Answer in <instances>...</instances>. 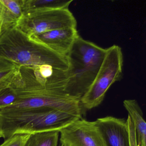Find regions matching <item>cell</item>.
<instances>
[{
    "label": "cell",
    "mask_w": 146,
    "mask_h": 146,
    "mask_svg": "<svg viewBox=\"0 0 146 146\" xmlns=\"http://www.w3.org/2000/svg\"><path fill=\"white\" fill-rule=\"evenodd\" d=\"M23 13L32 9H62L69 8L72 0H22Z\"/></svg>",
    "instance_id": "7c38bea8"
},
{
    "label": "cell",
    "mask_w": 146,
    "mask_h": 146,
    "mask_svg": "<svg viewBox=\"0 0 146 146\" xmlns=\"http://www.w3.org/2000/svg\"><path fill=\"white\" fill-rule=\"evenodd\" d=\"M76 20L69 8L32 9L24 13L16 28L30 36L66 28H77Z\"/></svg>",
    "instance_id": "8992f818"
},
{
    "label": "cell",
    "mask_w": 146,
    "mask_h": 146,
    "mask_svg": "<svg viewBox=\"0 0 146 146\" xmlns=\"http://www.w3.org/2000/svg\"><path fill=\"white\" fill-rule=\"evenodd\" d=\"M129 136L130 145V146H137L136 142L135 132V126L133 124H130L128 125Z\"/></svg>",
    "instance_id": "e0dca14e"
},
{
    "label": "cell",
    "mask_w": 146,
    "mask_h": 146,
    "mask_svg": "<svg viewBox=\"0 0 146 146\" xmlns=\"http://www.w3.org/2000/svg\"><path fill=\"white\" fill-rule=\"evenodd\" d=\"M7 80L0 84V109L13 105L17 100L15 90L7 84Z\"/></svg>",
    "instance_id": "5bb4252c"
},
{
    "label": "cell",
    "mask_w": 146,
    "mask_h": 146,
    "mask_svg": "<svg viewBox=\"0 0 146 146\" xmlns=\"http://www.w3.org/2000/svg\"><path fill=\"white\" fill-rule=\"evenodd\" d=\"M19 66L11 60L0 56V84L9 78Z\"/></svg>",
    "instance_id": "9a60e30c"
},
{
    "label": "cell",
    "mask_w": 146,
    "mask_h": 146,
    "mask_svg": "<svg viewBox=\"0 0 146 146\" xmlns=\"http://www.w3.org/2000/svg\"></svg>",
    "instance_id": "ffe728a7"
},
{
    "label": "cell",
    "mask_w": 146,
    "mask_h": 146,
    "mask_svg": "<svg viewBox=\"0 0 146 146\" xmlns=\"http://www.w3.org/2000/svg\"><path fill=\"white\" fill-rule=\"evenodd\" d=\"M68 81L66 72L46 76L41 73L38 66H19L7 82L17 94V101L0 109V113L48 108L82 118L86 110L80 100L66 93Z\"/></svg>",
    "instance_id": "6da1fadb"
},
{
    "label": "cell",
    "mask_w": 146,
    "mask_h": 146,
    "mask_svg": "<svg viewBox=\"0 0 146 146\" xmlns=\"http://www.w3.org/2000/svg\"><path fill=\"white\" fill-rule=\"evenodd\" d=\"M123 106L134 122L136 146H146V123L141 107L135 100H125Z\"/></svg>",
    "instance_id": "8fae6325"
},
{
    "label": "cell",
    "mask_w": 146,
    "mask_h": 146,
    "mask_svg": "<svg viewBox=\"0 0 146 146\" xmlns=\"http://www.w3.org/2000/svg\"><path fill=\"white\" fill-rule=\"evenodd\" d=\"M23 14L22 0H0V31L1 36L17 27Z\"/></svg>",
    "instance_id": "30bf717a"
},
{
    "label": "cell",
    "mask_w": 146,
    "mask_h": 146,
    "mask_svg": "<svg viewBox=\"0 0 146 146\" xmlns=\"http://www.w3.org/2000/svg\"><path fill=\"white\" fill-rule=\"evenodd\" d=\"M30 134H17L5 140L0 146H24Z\"/></svg>",
    "instance_id": "2e32d148"
},
{
    "label": "cell",
    "mask_w": 146,
    "mask_h": 146,
    "mask_svg": "<svg viewBox=\"0 0 146 146\" xmlns=\"http://www.w3.org/2000/svg\"><path fill=\"white\" fill-rule=\"evenodd\" d=\"M1 31H0V38H1Z\"/></svg>",
    "instance_id": "d6986e66"
},
{
    "label": "cell",
    "mask_w": 146,
    "mask_h": 146,
    "mask_svg": "<svg viewBox=\"0 0 146 146\" xmlns=\"http://www.w3.org/2000/svg\"><path fill=\"white\" fill-rule=\"evenodd\" d=\"M106 52V49L78 37L67 55L70 69L66 94L81 100L95 79Z\"/></svg>",
    "instance_id": "277c9868"
},
{
    "label": "cell",
    "mask_w": 146,
    "mask_h": 146,
    "mask_svg": "<svg viewBox=\"0 0 146 146\" xmlns=\"http://www.w3.org/2000/svg\"><path fill=\"white\" fill-rule=\"evenodd\" d=\"M95 122L105 146H130L126 119L107 116Z\"/></svg>",
    "instance_id": "ba28073f"
},
{
    "label": "cell",
    "mask_w": 146,
    "mask_h": 146,
    "mask_svg": "<svg viewBox=\"0 0 146 146\" xmlns=\"http://www.w3.org/2000/svg\"><path fill=\"white\" fill-rule=\"evenodd\" d=\"M59 131L62 146H105L95 121L78 119Z\"/></svg>",
    "instance_id": "52a82bcc"
},
{
    "label": "cell",
    "mask_w": 146,
    "mask_h": 146,
    "mask_svg": "<svg viewBox=\"0 0 146 146\" xmlns=\"http://www.w3.org/2000/svg\"><path fill=\"white\" fill-rule=\"evenodd\" d=\"M0 56L19 66L49 65L65 70L70 69L67 56L55 52L17 28L6 32L0 38Z\"/></svg>",
    "instance_id": "7a4b0ae2"
},
{
    "label": "cell",
    "mask_w": 146,
    "mask_h": 146,
    "mask_svg": "<svg viewBox=\"0 0 146 146\" xmlns=\"http://www.w3.org/2000/svg\"><path fill=\"white\" fill-rule=\"evenodd\" d=\"M123 56L119 46L113 45L106 48L103 63L94 82L80 101L85 110L99 106L104 100L111 86L121 79Z\"/></svg>",
    "instance_id": "5b68a950"
},
{
    "label": "cell",
    "mask_w": 146,
    "mask_h": 146,
    "mask_svg": "<svg viewBox=\"0 0 146 146\" xmlns=\"http://www.w3.org/2000/svg\"><path fill=\"white\" fill-rule=\"evenodd\" d=\"M79 36L77 28H66L31 36L58 54L67 56Z\"/></svg>",
    "instance_id": "9c48e42d"
},
{
    "label": "cell",
    "mask_w": 146,
    "mask_h": 146,
    "mask_svg": "<svg viewBox=\"0 0 146 146\" xmlns=\"http://www.w3.org/2000/svg\"><path fill=\"white\" fill-rule=\"evenodd\" d=\"M1 132H0V138H1Z\"/></svg>",
    "instance_id": "ac0fdd59"
},
{
    "label": "cell",
    "mask_w": 146,
    "mask_h": 146,
    "mask_svg": "<svg viewBox=\"0 0 146 146\" xmlns=\"http://www.w3.org/2000/svg\"><path fill=\"white\" fill-rule=\"evenodd\" d=\"M58 109L39 108L0 113L1 137L7 139L17 134H31L60 131L78 119Z\"/></svg>",
    "instance_id": "3957f363"
},
{
    "label": "cell",
    "mask_w": 146,
    "mask_h": 146,
    "mask_svg": "<svg viewBox=\"0 0 146 146\" xmlns=\"http://www.w3.org/2000/svg\"><path fill=\"white\" fill-rule=\"evenodd\" d=\"M60 131H43L30 134L24 146H57Z\"/></svg>",
    "instance_id": "4fadbf2b"
}]
</instances>
